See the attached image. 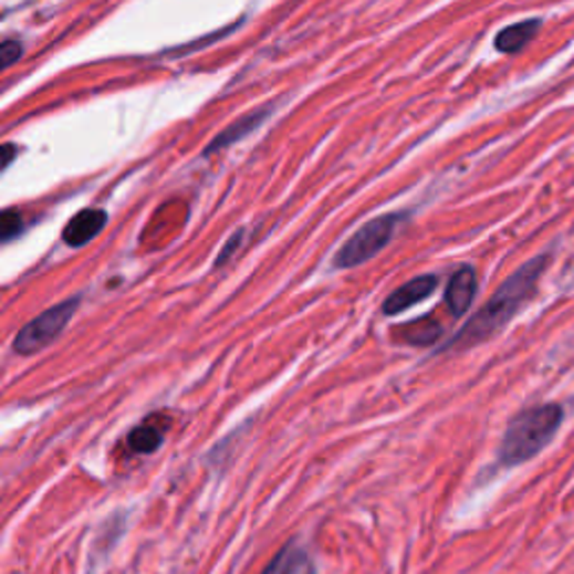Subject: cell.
<instances>
[{
  "label": "cell",
  "instance_id": "obj_13",
  "mask_svg": "<svg viewBox=\"0 0 574 574\" xmlns=\"http://www.w3.org/2000/svg\"><path fill=\"white\" fill-rule=\"evenodd\" d=\"M23 216L14 209L0 211V242H8L23 231Z\"/></svg>",
  "mask_w": 574,
  "mask_h": 574
},
{
  "label": "cell",
  "instance_id": "obj_12",
  "mask_svg": "<svg viewBox=\"0 0 574 574\" xmlns=\"http://www.w3.org/2000/svg\"><path fill=\"white\" fill-rule=\"evenodd\" d=\"M126 442H128V449H131L133 453L148 456V453H153V451H157V449L161 447V442H164V429L157 427L153 420H146V422H142L139 427H135V429L128 434Z\"/></svg>",
  "mask_w": 574,
  "mask_h": 574
},
{
  "label": "cell",
  "instance_id": "obj_15",
  "mask_svg": "<svg viewBox=\"0 0 574 574\" xmlns=\"http://www.w3.org/2000/svg\"><path fill=\"white\" fill-rule=\"evenodd\" d=\"M17 153H19V148L14 144L0 146V174H3L10 167V164L17 159Z\"/></svg>",
  "mask_w": 574,
  "mask_h": 574
},
{
  "label": "cell",
  "instance_id": "obj_8",
  "mask_svg": "<svg viewBox=\"0 0 574 574\" xmlns=\"http://www.w3.org/2000/svg\"><path fill=\"white\" fill-rule=\"evenodd\" d=\"M270 111H272V106H263V108H259V111H254V113H250V115H244V117L236 119L229 128H225V131L205 148V155H211V153H216V150H220V148L231 146L233 142H238V139H242V137H248L254 128H259V126L268 119Z\"/></svg>",
  "mask_w": 574,
  "mask_h": 574
},
{
  "label": "cell",
  "instance_id": "obj_3",
  "mask_svg": "<svg viewBox=\"0 0 574 574\" xmlns=\"http://www.w3.org/2000/svg\"><path fill=\"white\" fill-rule=\"evenodd\" d=\"M397 222H399V216H395V213L379 216V218L366 222L359 231H355L351 236V240L340 250V254L335 257V265L342 270H348V268H357V265L371 261L373 257H377L386 248L388 240L393 238Z\"/></svg>",
  "mask_w": 574,
  "mask_h": 574
},
{
  "label": "cell",
  "instance_id": "obj_10",
  "mask_svg": "<svg viewBox=\"0 0 574 574\" xmlns=\"http://www.w3.org/2000/svg\"><path fill=\"white\" fill-rule=\"evenodd\" d=\"M539 28H541V21H536V19L505 28L503 32L497 34V41H494L497 50L503 54H514V52L523 50L536 36Z\"/></svg>",
  "mask_w": 574,
  "mask_h": 574
},
{
  "label": "cell",
  "instance_id": "obj_11",
  "mask_svg": "<svg viewBox=\"0 0 574 574\" xmlns=\"http://www.w3.org/2000/svg\"><path fill=\"white\" fill-rule=\"evenodd\" d=\"M263 574H312V567L307 556L294 543H290L272 559Z\"/></svg>",
  "mask_w": 574,
  "mask_h": 574
},
{
  "label": "cell",
  "instance_id": "obj_5",
  "mask_svg": "<svg viewBox=\"0 0 574 574\" xmlns=\"http://www.w3.org/2000/svg\"><path fill=\"white\" fill-rule=\"evenodd\" d=\"M108 222V213L104 209H84L76 213L67 227L63 229V242L67 248H84L93 238L102 233V229Z\"/></svg>",
  "mask_w": 574,
  "mask_h": 574
},
{
  "label": "cell",
  "instance_id": "obj_7",
  "mask_svg": "<svg viewBox=\"0 0 574 574\" xmlns=\"http://www.w3.org/2000/svg\"><path fill=\"white\" fill-rule=\"evenodd\" d=\"M476 290H478V281H476V272L471 268H460L451 276V281L447 285V305L453 316H462L469 310V305L476 296Z\"/></svg>",
  "mask_w": 574,
  "mask_h": 574
},
{
  "label": "cell",
  "instance_id": "obj_1",
  "mask_svg": "<svg viewBox=\"0 0 574 574\" xmlns=\"http://www.w3.org/2000/svg\"><path fill=\"white\" fill-rule=\"evenodd\" d=\"M547 263H550L547 257H539L525 263L521 270H516L494 292V296L487 301V305L478 310V314L462 327L445 351H467L487 342L489 337H494L501 327H505L512 321V316L525 305V301L532 299L539 279L547 270Z\"/></svg>",
  "mask_w": 574,
  "mask_h": 574
},
{
  "label": "cell",
  "instance_id": "obj_4",
  "mask_svg": "<svg viewBox=\"0 0 574 574\" xmlns=\"http://www.w3.org/2000/svg\"><path fill=\"white\" fill-rule=\"evenodd\" d=\"M76 307H79V299L74 296L32 319L17 335L14 351L19 355H34L45 346H50L52 342H56V337L65 331V325L72 321Z\"/></svg>",
  "mask_w": 574,
  "mask_h": 574
},
{
  "label": "cell",
  "instance_id": "obj_2",
  "mask_svg": "<svg viewBox=\"0 0 574 574\" xmlns=\"http://www.w3.org/2000/svg\"><path fill=\"white\" fill-rule=\"evenodd\" d=\"M561 422L563 408L559 404H541L519 414L510 422L501 445L503 465L514 467L532 460L554 440Z\"/></svg>",
  "mask_w": 574,
  "mask_h": 574
},
{
  "label": "cell",
  "instance_id": "obj_9",
  "mask_svg": "<svg viewBox=\"0 0 574 574\" xmlns=\"http://www.w3.org/2000/svg\"><path fill=\"white\" fill-rule=\"evenodd\" d=\"M442 337V325L431 319H416L406 325H399L395 331V340H399L401 344H411V346H431Z\"/></svg>",
  "mask_w": 574,
  "mask_h": 574
},
{
  "label": "cell",
  "instance_id": "obj_6",
  "mask_svg": "<svg viewBox=\"0 0 574 574\" xmlns=\"http://www.w3.org/2000/svg\"><path fill=\"white\" fill-rule=\"evenodd\" d=\"M438 288V279L434 274H425V276H418L414 281L404 283L401 288H397L382 305L384 314H399L404 310H408L416 303H422L427 296L434 294V290Z\"/></svg>",
  "mask_w": 574,
  "mask_h": 574
},
{
  "label": "cell",
  "instance_id": "obj_14",
  "mask_svg": "<svg viewBox=\"0 0 574 574\" xmlns=\"http://www.w3.org/2000/svg\"><path fill=\"white\" fill-rule=\"evenodd\" d=\"M23 56V45L19 41H3L0 43V70H8Z\"/></svg>",
  "mask_w": 574,
  "mask_h": 574
}]
</instances>
